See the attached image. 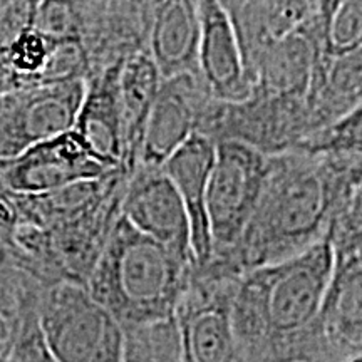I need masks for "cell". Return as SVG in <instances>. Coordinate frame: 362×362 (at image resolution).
Wrapping results in <instances>:
<instances>
[{
  "mask_svg": "<svg viewBox=\"0 0 362 362\" xmlns=\"http://www.w3.org/2000/svg\"><path fill=\"white\" fill-rule=\"evenodd\" d=\"M357 192L361 155H270L264 188L242 237L232 250L211 257L208 264L240 277L298 255L327 237L334 214Z\"/></svg>",
  "mask_w": 362,
  "mask_h": 362,
  "instance_id": "6da1fadb",
  "label": "cell"
},
{
  "mask_svg": "<svg viewBox=\"0 0 362 362\" xmlns=\"http://www.w3.org/2000/svg\"><path fill=\"white\" fill-rule=\"evenodd\" d=\"M329 238L242 274L232 298L240 362H320L315 322L332 275Z\"/></svg>",
  "mask_w": 362,
  "mask_h": 362,
  "instance_id": "7a4b0ae2",
  "label": "cell"
},
{
  "mask_svg": "<svg viewBox=\"0 0 362 362\" xmlns=\"http://www.w3.org/2000/svg\"><path fill=\"white\" fill-rule=\"evenodd\" d=\"M193 267L119 215L84 287L123 330L141 327L175 319Z\"/></svg>",
  "mask_w": 362,
  "mask_h": 362,
  "instance_id": "3957f363",
  "label": "cell"
},
{
  "mask_svg": "<svg viewBox=\"0 0 362 362\" xmlns=\"http://www.w3.org/2000/svg\"><path fill=\"white\" fill-rule=\"evenodd\" d=\"M34 27L83 45L93 76L146 49L148 0H40Z\"/></svg>",
  "mask_w": 362,
  "mask_h": 362,
  "instance_id": "277c9868",
  "label": "cell"
},
{
  "mask_svg": "<svg viewBox=\"0 0 362 362\" xmlns=\"http://www.w3.org/2000/svg\"><path fill=\"white\" fill-rule=\"evenodd\" d=\"M39 329L57 362H124V332L83 284L45 287L37 307Z\"/></svg>",
  "mask_w": 362,
  "mask_h": 362,
  "instance_id": "5b68a950",
  "label": "cell"
},
{
  "mask_svg": "<svg viewBox=\"0 0 362 362\" xmlns=\"http://www.w3.org/2000/svg\"><path fill=\"white\" fill-rule=\"evenodd\" d=\"M269 155L237 139L215 141V161L206 193L214 257L232 250L259 202Z\"/></svg>",
  "mask_w": 362,
  "mask_h": 362,
  "instance_id": "8992f818",
  "label": "cell"
},
{
  "mask_svg": "<svg viewBox=\"0 0 362 362\" xmlns=\"http://www.w3.org/2000/svg\"><path fill=\"white\" fill-rule=\"evenodd\" d=\"M86 81L27 86L0 94V160L74 126Z\"/></svg>",
  "mask_w": 362,
  "mask_h": 362,
  "instance_id": "52a82bcc",
  "label": "cell"
},
{
  "mask_svg": "<svg viewBox=\"0 0 362 362\" xmlns=\"http://www.w3.org/2000/svg\"><path fill=\"white\" fill-rule=\"evenodd\" d=\"M110 171L94 160L72 128L33 144L17 156L0 160V181L17 194L56 192L81 181L98 180Z\"/></svg>",
  "mask_w": 362,
  "mask_h": 362,
  "instance_id": "ba28073f",
  "label": "cell"
},
{
  "mask_svg": "<svg viewBox=\"0 0 362 362\" xmlns=\"http://www.w3.org/2000/svg\"><path fill=\"white\" fill-rule=\"evenodd\" d=\"M119 215L138 232L194 265L187 210L161 168L138 166L131 171Z\"/></svg>",
  "mask_w": 362,
  "mask_h": 362,
  "instance_id": "9c48e42d",
  "label": "cell"
},
{
  "mask_svg": "<svg viewBox=\"0 0 362 362\" xmlns=\"http://www.w3.org/2000/svg\"><path fill=\"white\" fill-rule=\"evenodd\" d=\"M332 275L315 322L320 362L362 357V255L334 252Z\"/></svg>",
  "mask_w": 362,
  "mask_h": 362,
  "instance_id": "30bf717a",
  "label": "cell"
},
{
  "mask_svg": "<svg viewBox=\"0 0 362 362\" xmlns=\"http://www.w3.org/2000/svg\"><path fill=\"white\" fill-rule=\"evenodd\" d=\"M200 40L198 78L208 96L220 103H242L253 93L238 33L221 0H198Z\"/></svg>",
  "mask_w": 362,
  "mask_h": 362,
  "instance_id": "8fae6325",
  "label": "cell"
},
{
  "mask_svg": "<svg viewBox=\"0 0 362 362\" xmlns=\"http://www.w3.org/2000/svg\"><path fill=\"white\" fill-rule=\"evenodd\" d=\"M210 101L198 74L163 79L144 124L138 166L161 168L171 153L197 133Z\"/></svg>",
  "mask_w": 362,
  "mask_h": 362,
  "instance_id": "7c38bea8",
  "label": "cell"
},
{
  "mask_svg": "<svg viewBox=\"0 0 362 362\" xmlns=\"http://www.w3.org/2000/svg\"><path fill=\"white\" fill-rule=\"evenodd\" d=\"M215 161V141L203 133H193L171 153L161 170L178 192L189 221L194 267H203L214 257L206 211V193Z\"/></svg>",
  "mask_w": 362,
  "mask_h": 362,
  "instance_id": "4fadbf2b",
  "label": "cell"
},
{
  "mask_svg": "<svg viewBox=\"0 0 362 362\" xmlns=\"http://www.w3.org/2000/svg\"><path fill=\"white\" fill-rule=\"evenodd\" d=\"M121 64L123 61L86 79L83 103L72 126L94 160L110 170H126L124 126L117 94Z\"/></svg>",
  "mask_w": 362,
  "mask_h": 362,
  "instance_id": "5bb4252c",
  "label": "cell"
},
{
  "mask_svg": "<svg viewBox=\"0 0 362 362\" xmlns=\"http://www.w3.org/2000/svg\"><path fill=\"white\" fill-rule=\"evenodd\" d=\"M198 0H148L146 49L161 78L198 74Z\"/></svg>",
  "mask_w": 362,
  "mask_h": 362,
  "instance_id": "9a60e30c",
  "label": "cell"
},
{
  "mask_svg": "<svg viewBox=\"0 0 362 362\" xmlns=\"http://www.w3.org/2000/svg\"><path fill=\"white\" fill-rule=\"evenodd\" d=\"M161 74L148 49L131 54L123 61L117 74L121 116L124 126L126 163L128 175L138 166L143 131L161 84Z\"/></svg>",
  "mask_w": 362,
  "mask_h": 362,
  "instance_id": "2e32d148",
  "label": "cell"
},
{
  "mask_svg": "<svg viewBox=\"0 0 362 362\" xmlns=\"http://www.w3.org/2000/svg\"><path fill=\"white\" fill-rule=\"evenodd\" d=\"M124 362H181L175 319L126 329Z\"/></svg>",
  "mask_w": 362,
  "mask_h": 362,
  "instance_id": "e0dca14e",
  "label": "cell"
},
{
  "mask_svg": "<svg viewBox=\"0 0 362 362\" xmlns=\"http://www.w3.org/2000/svg\"><path fill=\"white\" fill-rule=\"evenodd\" d=\"M320 21L329 56H342L361 49L362 0H336Z\"/></svg>",
  "mask_w": 362,
  "mask_h": 362,
  "instance_id": "ac0fdd59",
  "label": "cell"
},
{
  "mask_svg": "<svg viewBox=\"0 0 362 362\" xmlns=\"http://www.w3.org/2000/svg\"><path fill=\"white\" fill-rule=\"evenodd\" d=\"M40 0H0V52L34 27Z\"/></svg>",
  "mask_w": 362,
  "mask_h": 362,
  "instance_id": "d6986e66",
  "label": "cell"
},
{
  "mask_svg": "<svg viewBox=\"0 0 362 362\" xmlns=\"http://www.w3.org/2000/svg\"><path fill=\"white\" fill-rule=\"evenodd\" d=\"M16 362H57L45 346L42 332L39 329V320H35L24 330L19 344H17Z\"/></svg>",
  "mask_w": 362,
  "mask_h": 362,
  "instance_id": "ffe728a7",
  "label": "cell"
},
{
  "mask_svg": "<svg viewBox=\"0 0 362 362\" xmlns=\"http://www.w3.org/2000/svg\"><path fill=\"white\" fill-rule=\"evenodd\" d=\"M17 270L16 262L12 260L11 253L4 245H0V288L8 282V279L12 277L13 272Z\"/></svg>",
  "mask_w": 362,
  "mask_h": 362,
  "instance_id": "44dd1931",
  "label": "cell"
}]
</instances>
